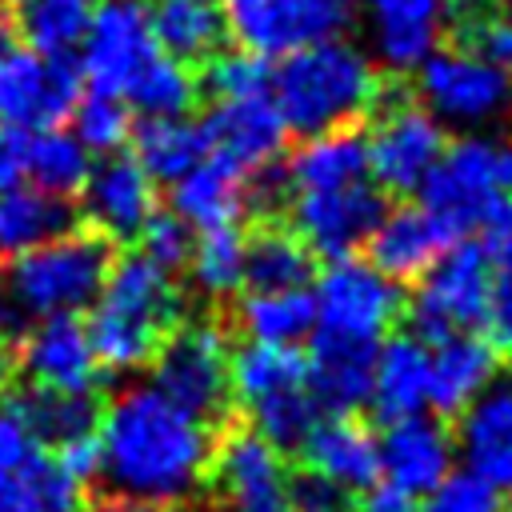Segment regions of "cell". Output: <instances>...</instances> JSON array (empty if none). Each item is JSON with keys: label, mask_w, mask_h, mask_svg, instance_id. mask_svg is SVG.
I'll return each mask as SVG.
<instances>
[{"label": "cell", "mask_w": 512, "mask_h": 512, "mask_svg": "<svg viewBox=\"0 0 512 512\" xmlns=\"http://www.w3.org/2000/svg\"><path fill=\"white\" fill-rule=\"evenodd\" d=\"M96 496L168 512L208 488L216 432L172 408L156 388H128L100 412Z\"/></svg>", "instance_id": "6da1fadb"}, {"label": "cell", "mask_w": 512, "mask_h": 512, "mask_svg": "<svg viewBox=\"0 0 512 512\" xmlns=\"http://www.w3.org/2000/svg\"><path fill=\"white\" fill-rule=\"evenodd\" d=\"M116 244L92 228H72L40 248H28L0 264V340L16 344L48 316H76L92 308Z\"/></svg>", "instance_id": "7a4b0ae2"}, {"label": "cell", "mask_w": 512, "mask_h": 512, "mask_svg": "<svg viewBox=\"0 0 512 512\" xmlns=\"http://www.w3.org/2000/svg\"><path fill=\"white\" fill-rule=\"evenodd\" d=\"M380 96L376 64L364 48L348 40H328L280 56L272 68V104L288 136H324L336 128H356Z\"/></svg>", "instance_id": "3957f363"}, {"label": "cell", "mask_w": 512, "mask_h": 512, "mask_svg": "<svg viewBox=\"0 0 512 512\" xmlns=\"http://www.w3.org/2000/svg\"><path fill=\"white\" fill-rule=\"evenodd\" d=\"M180 320L184 296L172 284V276L140 252H128L112 260L84 328L100 372H136L156 356V348Z\"/></svg>", "instance_id": "277c9868"}, {"label": "cell", "mask_w": 512, "mask_h": 512, "mask_svg": "<svg viewBox=\"0 0 512 512\" xmlns=\"http://www.w3.org/2000/svg\"><path fill=\"white\" fill-rule=\"evenodd\" d=\"M152 384L172 408L192 416L196 424L220 432L232 412V384H228V328L224 320H180L168 340L156 348Z\"/></svg>", "instance_id": "5b68a950"}, {"label": "cell", "mask_w": 512, "mask_h": 512, "mask_svg": "<svg viewBox=\"0 0 512 512\" xmlns=\"http://www.w3.org/2000/svg\"><path fill=\"white\" fill-rule=\"evenodd\" d=\"M488 284H492V248L480 240H456L420 276V288L404 308V324H408L404 332L436 348L456 332L484 328Z\"/></svg>", "instance_id": "8992f818"}, {"label": "cell", "mask_w": 512, "mask_h": 512, "mask_svg": "<svg viewBox=\"0 0 512 512\" xmlns=\"http://www.w3.org/2000/svg\"><path fill=\"white\" fill-rule=\"evenodd\" d=\"M220 8L228 36L264 60L344 40L356 24V0H220Z\"/></svg>", "instance_id": "52a82bcc"}, {"label": "cell", "mask_w": 512, "mask_h": 512, "mask_svg": "<svg viewBox=\"0 0 512 512\" xmlns=\"http://www.w3.org/2000/svg\"><path fill=\"white\" fill-rule=\"evenodd\" d=\"M416 92L440 124L484 128L512 112V72L472 48H436L416 68Z\"/></svg>", "instance_id": "ba28073f"}, {"label": "cell", "mask_w": 512, "mask_h": 512, "mask_svg": "<svg viewBox=\"0 0 512 512\" xmlns=\"http://www.w3.org/2000/svg\"><path fill=\"white\" fill-rule=\"evenodd\" d=\"M84 96L76 56H44L12 48L0 56V132H48L64 128Z\"/></svg>", "instance_id": "9c48e42d"}, {"label": "cell", "mask_w": 512, "mask_h": 512, "mask_svg": "<svg viewBox=\"0 0 512 512\" xmlns=\"http://www.w3.org/2000/svg\"><path fill=\"white\" fill-rule=\"evenodd\" d=\"M312 280H316L312 288L316 332L380 344V336L396 320H404L408 308L404 288L380 276L372 264H360L356 256L328 260V268H320Z\"/></svg>", "instance_id": "30bf717a"}, {"label": "cell", "mask_w": 512, "mask_h": 512, "mask_svg": "<svg viewBox=\"0 0 512 512\" xmlns=\"http://www.w3.org/2000/svg\"><path fill=\"white\" fill-rule=\"evenodd\" d=\"M148 0H92L88 32L80 40V76L96 96H116L132 88V80L156 56Z\"/></svg>", "instance_id": "8fae6325"}, {"label": "cell", "mask_w": 512, "mask_h": 512, "mask_svg": "<svg viewBox=\"0 0 512 512\" xmlns=\"http://www.w3.org/2000/svg\"><path fill=\"white\" fill-rule=\"evenodd\" d=\"M208 488H216L224 512H292V472L284 456L240 416L216 432Z\"/></svg>", "instance_id": "7c38bea8"}, {"label": "cell", "mask_w": 512, "mask_h": 512, "mask_svg": "<svg viewBox=\"0 0 512 512\" xmlns=\"http://www.w3.org/2000/svg\"><path fill=\"white\" fill-rule=\"evenodd\" d=\"M364 144H368V180H376L380 192L412 196L444 156L448 136L444 124L420 100H400L376 116Z\"/></svg>", "instance_id": "4fadbf2b"}, {"label": "cell", "mask_w": 512, "mask_h": 512, "mask_svg": "<svg viewBox=\"0 0 512 512\" xmlns=\"http://www.w3.org/2000/svg\"><path fill=\"white\" fill-rule=\"evenodd\" d=\"M492 172V140L488 136H460L444 148L436 168L420 184V208L440 220L452 240H476L480 216L496 196Z\"/></svg>", "instance_id": "5bb4252c"}, {"label": "cell", "mask_w": 512, "mask_h": 512, "mask_svg": "<svg viewBox=\"0 0 512 512\" xmlns=\"http://www.w3.org/2000/svg\"><path fill=\"white\" fill-rule=\"evenodd\" d=\"M388 204L372 180L328 188V192H296L292 196V232L304 240L312 256L344 260L368 244L372 228L384 220Z\"/></svg>", "instance_id": "9a60e30c"}, {"label": "cell", "mask_w": 512, "mask_h": 512, "mask_svg": "<svg viewBox=\"0 0 512 512\" xmlns=\"http://www.w3.org/2000/svg\"><path fill=\"white\" fill-rule=\"evenodd\" d=\"M208 156L232 164L248 180L264 168H272L288 144V128L272 104V92L244 96V100H212V108L200 116Z\"/></svg>", "instance_id": "2e32d148"}, {"label": "cell", "mask_w": 512, "mask_h": 512, "mask_svg": "<svg viewBox=\"0 0 512 512\" xmlns=\"http://www.w3.org/2000/svg\"><path fill=\"white\" fill-rule=\"evenodd\" d=\"M16 364L32 388L68 392V396H96L100 364L80 316H48L40 320L16 348Z\"/></svg>", "instance_id": "e0dca14e"}, {"label": "cell", "mask_w": 512, "mask_h": 512, "mask_svg": "<svg viewBox=\"0 0 512 512\" xmlns=\"http://www.w3.org/2000/svg\"><path fill=\"white\" fill-rule=\"evenodd\" d=\"M80 212L104 240H136L144 220L156 212V180L136 164V156H104L80 188Z\"/></svg>", "instance_id": "ac0fdd59"}, {"label": "cell", "mask_w": 512, "mask_h": 512, "mask_svg": "<svg viewBox=\"0 0 512 512\" xmlns=\"http://www.w3.org/2000/svg\"><path fill=\"white\" fill-rule=\"evenodd\" d=\"M452 432L436 416H408L384 424L380 436V484L412 496H428L452 472Z\"/></svg>", "instance_id": "d6986e66"}, {"label": "cell", "mask_w": 512, "mask_h": 512, "mask_svg": "<svg viewBox=\"0 0 512 512\" xmlns=\"http://www.w3.org/2000/svg\"><path fill=\"white\" fill-rule=\"evenodd\" d=\"M376 348L380 344H368V340L312 332V344L304 352L308 356L304 388L320 408V416H356V408L368 404Z\"/></svg>", "instance_id": "ffe728a7"}, {"label": "cell", "mask_w": 512, "mask_h": 512, "mask_svg": "<svg viewBox=\"0 0 512 512\" xmlns=\"http://www.w3.org/2000/svg\"><path fill=\"white\" fill-rule=\"evenodd\" d=\"M372 52L388 72H416L444 36L448 0H364Z\"/></svg>", "instance_id": "44dd1931"}, {"label": "cell", "mask_w": 512, "mask_h": 512, "mask_svg": "<svg viewBox=\"0 0 512 512\" xmlns=\"http://www.w3.org/2000/svg\"><path fill=\"white\" fill-rule=\"evenodd\" d=\"M296 456L308 472L332 480L348 496L372 492L380 484V440L356 416H320Z\"/></svg>", "instance_id": "7402d4cb"}, {"label": "cell", "mask_w": 512, "mask_h": 512, "mask_svg": "<svg viewBox=\"0 0 512 512\" xmlns=\"http://www.w3.org/2000/svg\"><path fill=\"white\" fill-rule=\"evenodd\" d=\"M452 244L456 240L440 228V220L432 212H424L420 204H400V208L384 212V220L372 228L364 248H368V264L380 276H388L392 284H412Z\"/></svg>", "instance_id": "603a6c76"}, {"label": "cell", "mask_w": 512, "mask_h": 512, "mask_svg": "<svg viewBox=\"0 0 512 512\" xmlns=\"http://www.w3.org/2000/svg\"><path fill=\"white\" fill-rule=\"evenodd\" d=\"M456 440L468 468L512 500V376L488 384L460 412Z\"/></svg>", "instance_id": "cb8c5ba5"}, {"label": "cell", "mask_w": 512, "mask_h": 512, "mask_svg": "<svg viewBox=\"0 0 512 512\" xmlns=\"http://www.w3.org/2000/svg\"><path fill=\"white\" fill-rule=\"evenodd\" d=\"M500 368V352L480 332H456L428 352V408L436 420H456Z\"/></svg>", "instance_id": "d4e9b609"}, {"label": "cell", "mask_w": 512, "mask_h": 512, "mask_svg": "<svg viewBox=\"0 0 512 512\" xmlns=\"http://www.w3.org/2000/svg\"><path fill=\"white\" fill-rule=\"evenodd\" d=\"M368 404L380 424L420 416L428 408V344H420L412 332L388 336L376 348Z\"/></svg>", "instance_id": "484cf974"}, {"label": "cell", "mask_w": 512, "mask_h": 512, "mask_svg": "<svg viewBox=\"0 0 512 512\" xmlns=\"http://www.w3.org/2000/svg\"><path fill=\"white\" fill-rule=\"evenodd\" d=\"M172 212L192 232L232 228L248 212V176L216 156H204L188 176L172 184Z\"/></svg>", "instance_id": "4316f807"}, {"label": "cell", "mask_w": 512, "mask_h": 512, "mask_svg": "<svg viewBox=\"0 0 512 512\" xmlns=\"http://www.w3.org/2000/svg\"><path fill=\"white\" fill-rule=\"evenodd\" d=\"M288 196L296 192H328L368 180V144L356 128H336L324 136H308L284 164Z\"/></svg>", "instance_id": "83f0119b"}, {"label": "cell", "mask_w": 512, "mask_h": 512, "mask_svg": "<svg viewBox=\"0 0 512 512\" xmlns=\"http://www.w3.org/2000/svg\"><path fill=\"white\" fill-rule=\"evenodd\" d=\"M152 40L180 64L212 60L228 36L220 0H148Z\"/></svg>", "instance_id": "f1b7e54d"}, {"label": "cell", "mask_w": 512, "mask_h": 512, "mask_svg": "<svg viewBox=\"0 0 512 512\" xmlns=\"http://www.w3.org/2000/svg\"><path fill=\"white\" fill-rule=\"evenodd\" d=\"M316 276V256L304 248V240L264 220L252 236H244V288L248 292H296L308 288Z\"/></svg>", "instance_id": "f546056e"}, {"label": "cell", "mask_w": 512, "mask_h": 512, "mask_svg": "<svg viewBox=\"0 0 512 512\" xmlns=\"http://www.w3.org/2000/svg\"><path fill=\"white\" fill-rule=\"evenodd\" d=\"M12 408L20 412L28 436L36 448L44 452H56L80 436H96L100 428V412L104 404L96 396H68V392H44V388H16L12 396Z\"/></svg>", "instance_id": "4dcf8cb0"}, {"label": "cell", "mask_w": 512, "mask_h": 512, "mask_svg": "<svg viewBox=\"0 0 512 512\" xmlns=\"http://www.w3.org/2000/svg\"><path fill=\"white\" fill-rule=\"evenodd\" d=\"M72 228H80V212L72 208V200L48 196L28 184L0 192V256H20Z\"/></svg>", "instance_id": "1f68e13d"}, {"label": "cell", "mask_w": 512, "mask_h": 512, "mask_svg": "<svg viewBox=\"0 0 512 512\" xmlns=\"http://www.w3.org/2000/svg\"><path fill=\"white\" fill-rule=\"evenodd\" d=\"M132 148H136L132 152L136 164L156 184H176L208 156L204 128L200 120H188V116H144L132 128Z\"/></svg>", "instance_id": "d6a6232c"}, {"label": "cell", "mask_w": 512, "mask_h": 512, "mask_svg": "<svg viewBox=\"0 0 512 512\" xmlns=\"http://www.w3.org/2000/svg\"><path fill=\"white\" fill-rule=\"evenodd\" d=\"M308 376V356L296 344H260V340H244L228 352V384H232V400H240L244 408L288 392V388H304Z\"/></svg>", "instance_id": "836d02e7"}, {"label": "cell", "mask_w": 512, "mask_h": 512, "mask_svg": "<svg viewBox=\"0 0 512 512\" xmlns=\"http://www.w3.org/2000/svg\"><path fill=\"white\" fill-rule=\"evenodd\" d=\"M228 332H244L248 340L260 344H296L316 328V308L312 292H244L232 308V320L224 324Z\"/></svg>", "instance_id": "e575fe53"}, {"label": "cell", "mask_w": 512, "mask_h": 512, "mask_svg": "<svg viewBox=\"0 0 512 512\" xmlns=\"http://www.w3.org/2000/svg\"><path fill=\"white\" fill-rule=\"evenodd\" d=\"M0 512H84V488L52 460V452L32 448L0 484Z\"/></svg>", "instance_id": "d590c367"}, {"label": "cell", "mask_w": 512, "mask_h": 512, "mask_svg": "<svg viewBox=\"0 0 512 512\" xmlns=\"http://www.w3.org/2000/svg\"><path fill=\"white\" fill-rule=\"evenodd\" d=\"M88 172H92V156L72 132L48 128V132L24 136V184L28 188L68 200L84 188Z\"/></svg>", "instance_id": "8d00e7d4"}, {"label": "cell", "mask_w": 512, "mask_h": 512, "mask_svg": "<svg viewBox=\"0 0 512 512\" xmlns=\"http://www.w3.org/2000/svg\"><path fill=\"white\" fill-rule=\"evenodd\" d=\"M12 16L32 52L72 56L88 32L92 0H12Z\"/></svg>", "instance_id": "74e56055"}, {"label": "cell", "mask_w": 512, "mask_h": 512, "mask_svg": "<svg viewBox=\"0 0 512 512\" xmlns=\"http://www.w3.org/2000/svg\"><path fill=\"white\" fill-rule=\"evenodd\" d=\"M316 424H320V408L312 404L308 388H288V392L248 404V428L280 456L300 452V444L308 440V432Z\"/></svg>", "instance_id": "f35d334b"}, {"label": "cell", "mask_w": 512, "mask_h": 512, "mask_svg": "<svg viewBox=\"0 0 512 512\" xmlns=\"http://www.w3.org/2000/svg\"><path fill=\"white\" fill-rule=\"evenodd\" d=\"M196 92H200V84H196L192 68L156 52L148 60V68L124 92V104L144 116H188V108L196 104Z\"/></svg>", "instance_id": "ab89813d"}, {"label": "cell", "mask_w": 512, "mask_h": 512, "mask_svg": "<svg viewBox=\"0 0 512 512\" xmlns=\"http://www.w3.org/2000/svg\"><path fill=\"white\" fill-rule=\"evenodd\" d=\"M192 280L200 292L208 296H232L244 288V232L232 224V228H212V232H200L196 244H192Z\"/></svg>", "instance_id": "60d3db41"}, {"label": "cell", "mask_w": 512, "mask_h": 512, "mask_svg": "<svg viewBox=\"0 0 512 512\" xmlns=\"http://www.w3.org/2000/svg\"><path fill=\"white\" fill-rule=\"evenodd\" d=\"M72 124H76V140L84 144L88 156H116L124 152V144L132 140V108L116 96H80L76 112H72Z\"/></svg>", "instance_id": "b9f144b4"}, {"label": "cell", "mask_w": 512, "mask_h": 512, "mask_svg": "<svg viewBox=\"0 0 512 512\" xmlns=\"http://www.w3.org/2000/svg\"><path fill=\"white\" fill-rule=\"evenodd\" d=\"M204 92L212 100H244V96H264L272 92V64L256 52H216L212 60H204Z\"/></svg>", "instance_id": "7bdbcfd3"}, {"label": "cell", "mask_w": 512, "mask_h": 512, "mask_svg": "<svg viewBox=\"0 0 512 512\" xmlns=\"http://www.w3.org/2000/svg\"><path fill=\"white\" fill-rule=\"evenodd\" d=\"M140 256L144 260H152L160 272H180V268H188V260H192V244H196V232L172 212V208H156L148 220H144V228H140Z\"/></svg>", "instance_id": "ee69618b"}, {"label": "cell", "mask_w": 512, "mask_h": 512, "mask_svg": "<svg viewBox=\"0 0 512 512\" xmlns=\"http://www.w3.org/2000/svg\"><path fill=\"white\" fill-rule=\"evenodd\" d=\"M420 512H508V504L484 476H476L468 468V472H448L428 492Z\"/></svg>", "instance_id": "f6af8a7d"}, {"label": "cell", "mask_w": 512, "mask_h": 512, "mask_svg": "<svg viewBox=\"0 0 512 512\" xmlns=\"http://www.w3.org/2000/svg\"><path fill=\"white\" fill-rule=\"evenodd\" d=\"M484 340H488L500 356L512 352V236L492 248V284H488Z\"/></svg>", "instance_id": "bcb514c9"}, {"label": "cell", "mask_w": 512, "mask_h": 512, "mask_svg": "<svg viewBox=\"0 0 512 512\" xmlns=\"http://www.w3.org/2000/svg\"><path fill=\"white\" fill-rule=\"evenodd\" d=\"M352 508H356V496H348L332 480L308 468L292 476V512H352Z\"/></svg>", "instance_id": "7dc6e473"}, {"label": "cell", "mask_w": 512, "mask_h": 512, "mask_svg": "<svg viewBox=\"0 0 512 512\" xmlns=\"http://www.w3.org/2000/svg\"><path fill=\"white\" fill-rule=\"evenodd\" d=\"M32 448H36V444H32V436H28L24 420H20V412H16L12 400L0 392V480H8V476L24 464V456H28Z\"/></svg>", "instance_id": "c3c4849f"}, {"label": "cell", "mask_w": 512, "mask_h": 512, "mask_svg": "<svg viewBox=\"0 0 512 512\" xmlns=\"http://www.w3.org/2000/svg\"><path fill=\"white\" fill-rule=\"evenodd\" d=\"M468 36H472V44H476L472 52H480V56L492 60L496 68L512 72V16L496 12V16H488L480 28H472Z\"/></svg>", "instance_id": "681fc988"}, {"label": "cell", "mask_w": 512, "mask_h": 512, "mask_svg": "<svg viewBox=\"0 0 512 512\" xmlns=\"http://www.w3.org/2000/svg\"><path fill=\"white\" fill-rule=\"evenodd\" d=\"M24 184V132H0V192Z\"/></svg>", "instance_id": "f907efd6"}, {"label": "cell", "mask_w": 512, "mask_h": 512, "mask_svg": "<svg viewBox=\"0 0 512 512\" xmlns=\"http://www.w3.org/2000/svg\"><path fill=\"white\" fill-rule=\"evenodd\" d=\"M500 0H448V20H460L464 32L480 28L488 16H496Z\"/></svg>", "instance_id": "816d5d0a"}, {"label": "cell", "mask_w": 512, "mask_h": 512, "mask_svg": "<svg viewBox=\"0 0 512 512\" xmlns=\"http://www.w3.org/2000/svg\"><path fill=\"white\" fill-rule=\"evenodd\" d=\"M352 512H412V500L388 484H376L372 492H364L360 508H352Z\"/></svg>", "instance_id": "f5cc1de1"}, {"label": "cell", "mask_w": 512, "mask_h": 512, "mask_svg": "<svg viewBox=\"0 0 512 512\" xmlns=\"http://www.w3.org/2000/svg\"><path fill=\"white\" fill-rule=\"evenodd\" d=\"M492 172H496V188L512 192V140H492Z\"/></svg>", "instance_id": "db71d44e"}, {"label": "cell", "mask_w": 512, "mask_h": 512, "mask_svg": "<svg viewBox=\"0 0 512 512\" xmlns=\"http://www.w3.org/2000/svg\"><path fill=\"white\" fill-rule=\"evenodd\" d=\"M16 40H20V32H16V16H12V8H8V4H0V56H4V52H12V48H16Z\"/></svg>", "instance_id": "11a10c76"}, {"label": "cell", "mask_w": 512, "mask_h": 512, "mask_svg": "<svg viewBox=\"0 0 512 512\" xmlns=\"http://www.w3.org/2000/svg\"><path fill=\"white\" fill-rule=\"evenodd\" d=\"M16 372H20V364H16V344H4V340H0V392L16 380Z\"/></svg>", "instance_id": "9f6ffc18"}, {"label": "cell", "mask_w": 512, "mask_h": 512, "mask_svg": "<svg viewBox=\"0 0 512 512\" xmlns=\"http://www.w3.org/2000/svg\"><path fill=\"white\" fill-rule=\"evenodd\" d=\"M84 512H148V508H136V504H120V500L96 496L92 504H84Z\"/></svg>", "instance_id": "6f0895ef"}, {"label": "cell", "mask_w": 512, "mask_h": 512, "mask_svg": "<svg viewBox=\"0 0 512 512\" xmlns=\"http://www.w3.org/2000/svg\"><path fill=\"white\" fill-rule=\"evenodd\" d=\"M168 512H224V508H220V504H196V500H188V504L168 508Z\"/></svg>", "instance_id": "680465c9"}, {"label": "cell", "mask_w": 512, "mask_h": 512, "mask_svg": "<svg viewBox=\"0 0 512 512\" xmlns=\"http://www.w3.org/2000/svg\"><path fill=\"white\" fill-rule=\"evenodd\" d=\"M0 484H4V480H0Z\"/></svg>", "instance_id": "91938a15"}]
</instances>
